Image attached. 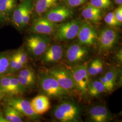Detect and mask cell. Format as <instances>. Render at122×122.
I'll use <instances>...</instances> for the list:
<instances>
[{"mask_svg":"<svg viewBox=\"0 0 122 122\" xmlns=\"http://www.w3.org/2000/svg\"><path fill=\"white\" fill-rule=\"evenodd\" d=\"M105 76L110 84L114 87L116 79V74L115 72L112 71H109L106 73Z\"/></svg>","mask_w":122,"mask_h":122,"instance_id":"1f68e13d","label":"cell"},{"mask_svg":"<svg viewBox=\"0 0 122 122\" xmlns=\"http://www.w3.org/2000/svg\"><path fill=\"white\" fill-rule=\"evenodd\" d=\"M31 106L37 115L45 113L50 108V101L48 97L39 95L35 97L30 102Z\"/></svg>","mask_w":122,"mask_h":122,"instance_id":"4fadbf2b","label":"cell"},{"mask_svg":"<svg viewBox=\"0 0 122 122\" xmlns=\"http://www.w3.org/2000/svg\"><path fill=\"white\" fill-rule=\"evenodd\" d=\"M48 73L56 80L60 86L69 92L76 88L71 71L61 66L51 69Z\"/></svg>","mask_w":122,"mask_h":122,"instance_id":"7a4b0ae2","label":"cell"},{"mask_svg":"<svg viewBox=\"0 0 122 122\" xmlns=\"http://www.w3.org/2000/svg\"><path fill=\"white\" fill-rule=\"evenodd\" d=\"M50 39L44 36L31 35L28 37L25 44L29 51L35 56L43 54L48 48Z\"/></svg>","mask_w":122,"mask_h":122,"instance_id":"277c9868","label":"cell"},{"mask_svg":"<svg viewBox=\"0 0 122 122\" xmlns=\"http://www.w3.org/2000/svg\"><path fill=\"white\" fill-rule=\"evenodd\" d=\"M3 19H4V17H3V15H2V14L1 13L0 11V21H1Z\"/></svg>","mask_w":122,"mask_h":122,"instance_id":"7bdbcfd3","label":"cell"},{"mask_svg":"<svg viewBox=\"0 0 122 122\" xmlns=\"http://www.w3.org/2000/svg\"><path fill=\"white\" fill-rule=\"evenodd\" d=\"M118 38L116 31L110 28H105L101 31L97 38L100 50L108 52L113 48Z\"/></svg>","mask_w":122,"mask_h":122,"instance_id":"ba28073f","label":"cell"},{"mask_svg":"<svg viewBox=\"0 0 122 122\" xmlns=\"http://www.w3.org/2000/svg\"><path fill=\"white\" fill-rule=\"evenodd\" d=\"M0 122H8L2 114H0Z\"/></svg>","mask_w":122,"mask_h":122,"instance_id":"ab89813d","label":"cell"},{"mask_svg":"<svg viewBox=\"0 0 122 122\" xmlns=\"http://www.w3.org/2000/svg\"><path fill=\"white\" fill-rule=\"evenodd\" d=\"M100 9L91 4H88L82 11V15L85 19L94 23H97L101 18Z\"/></svg>","mask_w":122,"mask_h":122,"instance_id":"2e32d148","label":"cell"},{"mask_svg":"<svg viewBox=\"0 0 122 122\" xmlns=\"http://www.w3.org/2000/svg\"><path fill=\"white\" fill-rule=\"evenodd\" d=\"M28 0H25L20 4L16 6L12 14V21L14 25L18 29H22V17L23 12L28 3Z\"/></svg>","mask_w":122,"mask_h":122,"instance_id":"e0dca14e","label":"cell"},{"mask_svg":"<svg viewBox=\"0 0 122 122\" xmlns=\"http://www.w3.org/2000/svg\"><path fill=\"white\" fill-rule=\"evenodd\" d=\"M5 118L8 122H11V113L10 109V106L7 105L5 109Z\"/></svg>","mask_w":122,"mask_h":122,"instance_id":"8d00e7d4","label":"cell"},{"mask_svg":"<svg viewBox=\"0 0 122 122\" xmlns=\"http://www.w3.org/2000/svg\"><path fill=\"white\" fill-rule=\"evenodd\" d=\"M115 2L119 5H121L122 3V0H114Z\"/></svg>","mask_w":122,"mask_h":122,"instance_id":"b9f144b4","label":"cell"},{"mask_svg":"<svg viewBox=\"0 0 122 122\" xmlns=\"http://www.w3.org/2000/svg\"><path fill=\"white\" fill-rule=\"evenodd\" d=\"M77 36L80 43L86 46L94 44L98 38L96 30L87 23L81 24Z\"/></svg>","mask_w":122,"mask_h":122,"instance_id":"9c48e42d","label":"cell"},{"mask_svg":"<svg viewBox=\"0 0 122 122\" xmlns=\"http://www.w3.org/2000/svg\"><path fill=\"white\" fill-rule=\"evenodd\" d=\"M79 114L78 107L70 102H64L58 105L54 111V116L62 122L73 121L77 119Z\"/></svg>","mask_w":122,"mask_h":122,"instance_id":"3957f363","label":"cell"},{"mask_svg":"<svg viewBox=\"0 0 122 122\" xmlns=\"http://www.w3.org/2000/svg\"><path fill=\"white\" fill-rule=\"evenodd\" d=\"M117 57L118 58V59L121 61V62L122 61V51H119V52L117 54Z\"/></svg>","mask_w":122,"mask_h":122,"instance_id":"60d3db41","label":"cell"},{"mask_svg":"<svg viewBox=\"0 0 122 122\" xmlns=\"http://www.w3.org/2000/svg\"><path fill=\"white\" fill-rule=\"evenodd\" d=\"M19 76L24 77L32 81H35V76L34 71L30 68H25L21 70L19 73Z\"/></svg>","mask_w":122,"mask_h":122,"instance_id":"4316f807","label":"cell"},{"mask_svg":"<svg viewBox=\"0 0 122 122\" xmlns=\"http://www.w3.org/2000/svg\"><path fill=\"white\" fill-rule=\"evenodd\" d=\"M105 92L107 91L105 86L100 81L94 80L89 82L87 87V92L91 96L97 97Z\"/></svg>","mask_w":122,"mask_h":122,"instance_id":"ac0fdd59","label":"cell"},{"mask_svg":"<svg viewBox=\"0 0 122 122\" xmlns=\"http://www.w3.org/2000/svg\"><path fill=\"white\" fill-rule=\"evenodd\" d=\"M7 105L17 110L22 116L32 119L37 118V114L33 109L30 102L19 97H10L7 99Z\"/></svg>","mask_w":122,"mask_h":122,"instance_id":"8992f818","label":"cell"},{"mask_svg":"<svg viewBox=\"0 0 122 122\" xmlns=\"http://www.w3.org/2000/svg\"><path fill=\"white\" fill-rule=\"evenodd\" d=\"M0 114H1V111H0Z\"/></svg>","mask_w":122,"mask_h":122,"instance_id":"f6af8a7d","label":"cell"},{"mask_svg":"<svg viewBox=\"0 0 122 122\" xmlns=\"http://www.w3.org/2000/svg\"><path fill=\"white\" fill-rule=\"evenodd\" d=\"M89 114L91 119L94 122H106L109 118L107 108L102 105L92 107L89 110Z\"/></svg>","mask_w":122,"mask_h":122,"instance_id":"9a60e30c","label":"cell"},{"mask_svg":"<svg viewBox=\"0 0 122 122\" xmlns=\"http://www.w3.org/2000/svg\"><path fill=\"white\" fill-rule=\"evenodd\" d=\"M103 71V64L102 61L100 59L98 60L97 62V73L100 74Z\"/></svg>","mask_w":122,"mask_h":122,"instance_id":"f35d334b","label":"cell"},{"mask_svg":"<svg viewBox=\"0 0 122 122\" xmlns=\"http://www.w3.org/2000/svg\"><path fill=\"white\" fill-rule=\"evenodd\" d=\"M87 53L88 50L86 47L79 44H74L67 49L66 57L69 62L74 63L82 60Z\"/></svg>","mask_w":122,"mask_h":122,"instance_id":"7c38bea8","label":"cell"},{"mask_svg":"<svg viewBox=\"0 0 122 122\" xmlns=\"http://www.w3.org/2000/svg\"><path fill=\"white\" fill-rule=\"evenodd\" d=\"M16 77L17 79L19 82L25 88L33 87L35 84V81H32L24 77L21 76H20L18 75L16 76Z\"/></svg>","mask_w":122,"mask_h":122,"instance_id":"f1b7e54d","label":"cell"},{"mask_svg":"<svg viewBox=\"0 0 122 122\" xmlns=\"http://www.w3.org/2000/svg\"><path fill=\"white\" fill-rule=\"evenodd\" d=\"M63 48L59 45H53L44 53V61L47 63L55 62L60 60L63 56Z\"/></svg>","mask_w":122,"mask_h":122,"instance_id":"5bb4252c","label":"cell"},{"mask_svg":"<svg viewBox=\"0 0 122 122\" xmlns=\"http://www.w3.org/2000/svg\"><path fill=\"white\" fill-rule=\"evenodd\" d=\"M9 106L11 113V122H22V115L12 107Z\"/></svg>","mask_w":122,"mask_h":122,"instance_id":"f546056e","label":"cell"},{"mask_svg":"<svg viewBox=\"0 0 122 122\" xmlns=\"http://www.w3.org/2000/svg\"><path fill=\"white\" fill-rule=\"evenodd\" d=\"M67 4L71 7H76L83 4L87 0H65Z\"/></svg>","mask_w":122,"mask_h":122,"instance_id":"836d02e7","label":"cell"},{"mask_svg":"<svg viewBox=\"0 0 122 122\" xmlns=\"http://www.w3.org/2000/svg\"><path fill=\"white\" fill-rule=\"evenodd\" d=\"M100 81L103 84L107 92H111L113 90L114 87L110 84L109 81L106 78L105 76L101 77Z\"/></svg>","mask_w":122,"mask_h":122,"instance_id":"d6a6232c","label":"cell"},{"mask_svg":"<svg viewBox=\"0 0 122 122\" xmlns=\"http://www.w3.org/2000/svg\"><path fill=\"white\" fill-rule=\"evenodd\" d=\"M10 57L6 53H0V78L6 74L9 66Z\"/></svg>","mask_w":122,"mask_h":122,"instance_id":"603a6c76","label":"cell"},{"mask_svg":"<svg viewBox=\"0 0 122 122\" xmlns=\"http://www.w3.org/2000/svg\"><path fill=\"white\" fill-rule=\"evenodd\" d=\"M11 74H5L0 78V92L3 94L9 95L10 80Z\"/></svg>","mask_w":122,"mask_h":122,"instance_id":"7402d4cb","label":"cell"},{"mask_svg":"<svg viewBox=\"0 0 122 122\" xmlns=\"http://www.w3.org/2000/svg\"><path fill=\"white\" fill-rule=\"evenodd\" d=\"M98 59H96L92 61L87 68L88 74L90 76H94L98 75L97 73V62Z\"/></svg>","mask_w":122,"mask_h":122,"instance_id":"4dcf8cb0","label":"cell"},{"mask_svg":"<svg viewBox=\"0 0 122 122\" xmlns=\"http://www.w3.org/2000/svg\"><path fill=\"white\" fill-rule=\"evenodd\" d=\"M81 25V23L78 20L61 24L56 32V39L60 41L73 39L77 36Z\"/></svg>","mask_w":122,"mask_h":122,"instance_id":"5b68a950","label":"cell"},{"mask_svg":"<svg viewBox=\"0 0 122 122\" xmlns=\"http://www.w3.org/2000/svg\"><path fill=\"white\" fill-rule=\"evenodd\" d=\"M39 84L41 91L48 97L61 98L70 95V92L61 88L56 80L49 73L41 76Z\"/></svg>","mask_w":122,"mask_h":122,"instance_id":"6da1fadb","label":"cell"},{"mask_svg":"<svg viewBox=\"0 0 122 122\" xmlns=\"http://www.w3.org/2000/svg\"><path fill=\"white\" fill-rule=\"evenodd\" d=\"M25 92V88L20 84L15 76L12 75L10 80L9 95L11 96H18L24 94Z\"/></svg>","mask_w":122,"mask_h":122,"instance_id":"ffe728a7","label":"cell"},{"mask_svg":"<svg viewBox=\"0 0 122 122\" xmlns=\"http://www.w3.org/2000/svg\"><path fill=\"white\" fill-rule=\"evenodd\" d=\"M87 66L84 64L75 67L71 71L76 88L83 93L87 92V87L90 82Z\"/></svg>","mask_w":122,"mask_h":122,"instance_id":"52a82bcc","label":"cell"},{"mask_svg":"<svg viewBox=\"0 0 122 122\" xmlns=\"http://www.w3.org/2000/svg\"><path fill=\"white\" fill-rule=\"evenodd\" d=\"M72 14L70 9L64 6H60L47 11L45 18L50 21L56 23L64 21Z\"/></svg>","mask_w":122,"mask_h":122,"instance_id":"8fae6325","label":"cell"},{"mask_svg":"<svg viewBox=\"0 0 122 122\" xmlns=\"http://www.w3.org/2000/svg\"><path fill=\"white\" fill-rule=\"evenodd\" d=\"M90 4L99 9H106L109 7L112 3L110 0H91Z\"/></svg>","mask_w":122,"mask_h":122,"instance_id":"d4e9b609","label":"cell"},{"mask_svg":"<svg viewBox=\"0 0 122 122\" xmlns=\"http://www.w3.org/2000/svg\"><path fill=\"white\" fill-rule=\"evenodd\" d=\"M18 60L17 52H15L10 57L9 66L6 74H11L13 72L14 68L17 63Z\"/></svg>","mask_w":122,"mask_h":122,"instance_id":"83f0119b","label":"cell"},{"mask_svg":"<svg viewBox=\"0 0 122 122\" xmlns=\"http://www.w3.org/2000/svg\"><path fill=\"white\" fill-rule=\"evenodd\" d=\"M105 23L109 26H117L120 25L114 16L113 12H109L105 16L104 18Z\"/></svg>","mask_w":122,"mask_h":122,"instance_id":"484cf974","label":"cell"},{"mask_svg":"<svg viewBox=\"0 0 122 122\" xmlns=\"http://www.w3.org/2000/svg\"><path fill=\"white\" fill-rule=\"evenodd\" d=\"M17 53L20 60L24 65H25L28 61V57L27 54L25 52L22 51H19L17 52Z\"/></svg>","mask_w":122,"mask_h":122,"instance_id":"d590c367","label":"cell"},{"mask_svg":"<svg viewBox=\"0 0 122 122\" xmlns=\"http://www.w3.org/2000/svg\"><path fill=\"white\" fill-rule=\"evenodd\" d=\"M113 13L117 20L120 23H121L122 22V6H120L117 9H115Z\"/></svg>","mask_w":122,"mask_h":122,"instance_id":"e575fe53","label":"cell"},{"mask_svg":"<svg viewBox=\"0 0 122 122\" xmlns=\"http://www.w3.org/2000/svg\"><path fill=\"white\" fill-rule=\"evenodd\" d=\"M57 0H37L35 5L36 13L39 15L46 12L57 4Z\"/></svg>","mask_w":122,"mask_h":122,"instance_id":"d6986e66","label":"cell"},{"mask_svg":"<svg viewBox=\"0 0 122 122\" xmlns=\"http://www.w3.org/2000/svg\"><path fill=\"white\" fill-rule=\"evenodd\" d=\"M2 94L0 92V100H1V99H2Z\"/></svg>","mask_w":122,"mask_h":122,"instance_id":"ee69618b","label":"cell"},{"mask_svg":"<svg viewBox=\"0 0 122 122\" xmlns=\"http://www.w3.org/2000/svg\"><path fill=\"white\" fill-rule=\"evenodd\" d=\"M32 0H28L23 15L22 28L26 27L29 23L32 13Z\"/></svg>","mask_w":122,"mask_h":122,"instance_id":"cb8c5ba5","label":"cell"},{"mask_svg":"<svg viewBox=\"0 0 122 122\" xmlns=\"http://www.w3.org/2000/svg\"><path fill=\"white\" fill-rule=\"evenodd\" d=\"M24 66H25L22 64L20 60V59L19 58L18 55V60L17 61V63H16V66H15V67L14 68L13 72H15V71H17L20 70L22 68L24 67Z\"/></svg>","mask_w":122,"mask_h":122,"instance_id":"74e56055","label":"cell"},{"mask_svg":"<svg viewBox=\"0 0 122 122\" xmlns=\"http://www.w3.org/2000/svg\"><path fill=\"white\" fill-rule=\"evenodd\" d=\"M16 0H0V11L4 18L12 13L16 6Z\"/></svg>","mask_w":122,"mask_h":122,"instance_id":"44dd1931","label":"cell"},{"mask_svg":"<svg viewBox=\"0 0 122 122\" xmlns=\"http://www.w3.org/2000/svg\"><path fill=\"white\" fill-rule=\"evenodd\" d=\"M56 28L55 23L50 21L45 17H40L33 21L30 31L36 34L50 35L54 32Z\"/></svg>","mask_w":122,"mask_h":122,"instance_id":"30bf717a","label":"cell"}]
</instances>
